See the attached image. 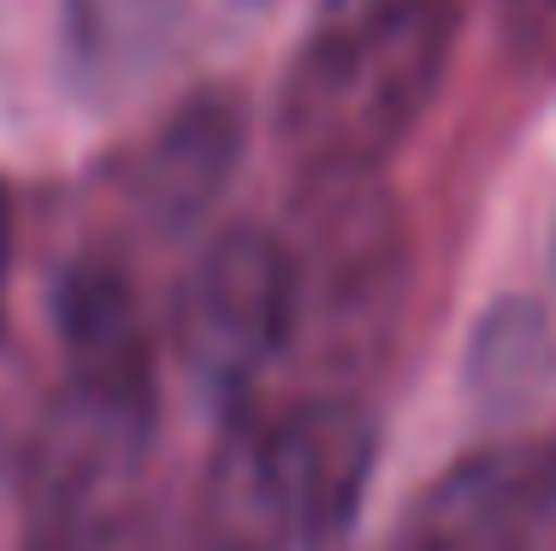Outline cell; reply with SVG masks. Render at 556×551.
I'll list each match as a JSON object with an SVG mask.
<instances>
[{
	"mask_svg": "<svg viewBox=\"0 0 556 551\" xmlns=\"http://www.w3.org/2000/svg\"><path fill=\"white\" fill-rule=\"evenodd\" d=\"M497 36L521 65L556 60V0H492Z\"/></svg>",
	"mask_w": 556,
	"mask_h": 551,
	"instance_id": "30bf717a",
	"label": "cell"
},
{
	"mask_svg": "<svg viewBox=\"0 0 556 551\" xmlns=\"http://www.w3.org/2000/svg\"><path fill=\"white\" fill-rule=\"evenodd\" d=\"M290 261H296V333L308 326L343 367L374 362L415 279L408 226L379 178L343 173L302 184Z\"/></svg>",
	"mask_w": 556,
	"mask_h": 551,
	"instance_id": "7a4b0ae2",
	"label": "cell"
},
{
	"mask_svg": "<svg viewBox=\"0 0 556 551\" xmlns=\"http://www.w3.org/2000/svg\"><path fill=\"white\" fill-rule=\"evenodd\" d=\"M551 279H556V226H551Z\"/></svg>",
	"mask_w": 556,
	"mask_h": 551,
	"instance_id": "7c38bea8",
	"label": "cell"
},
{
	"mask_svg": "<svg viewBox=\"0 0 556 551\" xmlns=\"http://www.w3.org/2000/svg\"><path fill=\"white\" fill-rule=\"evenodd\" d=\"M7 267H12V196L0 184V291H7Z\"/></svg>",
	"mask_w": 556,
	"mask_h": 551,
	"instance_id": "8fae6325",
	"label": "cell"
},
{
	"mask_svg": "<svg viewBox=\"0 0 556 551\" xmlns=\"http://www.w3.org/2000/svg\"><path fill=\"white\" fill-rule=\"evenodd\" d=\"M462 0H320L278 84V137L308 178H374L439 101Z\"/></svg>",
	"mask_w": 556,
	"mask_h": 551,
	"instance_id": "6da1fadb",
	"label": "cell"
},
{
	"mask_svg": "<svg viewBox=\"0 0 556 551\" xmlns=\"http://www.w3.org/2000/svg\"><path fill=\"white\" fill-rule=\"evenodd\" d=\"M60 30L72 84L96 101H118L172 60L184 0H60Z\"/></svg>",
	"mask_w": 556,
	"mask_h": 551,
	"instance_id": "ba28073f",
	"label": "cell"
},
{
	"mask_svg": "<svg viewBox=\"0 0 556 551\" xmlns=\"http://www.w3.org/2000/svg\"><path fill=\"white\" fill-rule=\"evenodd\" d=\"M379 463V427L350 398H308L249 433L231 468L237 510L278 551H338Z\"/></svg>",
	"mask_w": 556,
	"mask_h": 551,
	"instance_id": "3957f363",
	"label": "cell"
},
{
	"mask_svg": "<svg viewBox=\"0 0 556 551\" xmlns=\"http://www.w3.org/2000/svg\"><path fill=\"white\" fill-rule=\"evenodd\" d=\"M296 338V261L267 226H231L178 285V350L219 398L255 386Z\"/></svg>",
	"mask_w": 556,
	"mask_h": 551,
	"instance_id": "277c9868",
	"label": "cell"
},
{
	"mask_svg": "<svg viewBox=\"0 0 556 551\" xmlns=\"http://www.w3.org/2000/svg\"><path fill=\"white\" fill-rule=\"evenodd\" d=\"M551 492V463L527 451H485L420 492L386 551H521L527 522Z\"/></svg>",
	"mask_w": 556,
	"mask_h": 551,
	"instance_id": "8992f818",
	"label": "cell"
},
{
	"mask_svg": "<svg viewBox=\"0 0 556 551\" xmlns=\"http://www.w3.org/2000/svg\"><path fill=\"white\" fill-rule=\"evenodd\" d=\"M468 398L485 422H515L556 386V326L527 297H503L480 314L468 345Z\"/></svg>",
	"mask_w": 556,
	"mask_h": 551,
	"instance_id": "9c48e42d",
	"label": "cell"
},
{
	"mask_svg": "<svg viewBox=\"0 0 556 551\" xmlns=\"http://www.w3.org/2000/svg\"><path fill=\"white\" fill-rule=\"evenodd\" d=\"M54 321L72 398L130 427H154V345L125 273L108 261H77L54 291Z\"/></svg>",
	"mask_w": 556,
	"mask_h": 551,
	"instance_id": "5b68a950",
	"label": "cell"
},
{
	"mask_svg": "<svg viewBox=\"0 0 556 551\" xmlns=\"http://www.w3.org/2000/svg\"><path fill=\"white\" fill-rule=\"evenodd\" d=\"M243 137H249L243 96L225 89V84L195 89V96L154 130L149 154H142V173H137L142 208H149L166 231L195 226V220L225 196V184L237 178Z\"/></svg>",
	"mask_w": 556,
	"mask_h": 551,
	"instance_id": "52a82bcc",
	"label": "cell"
}]
</instances>
